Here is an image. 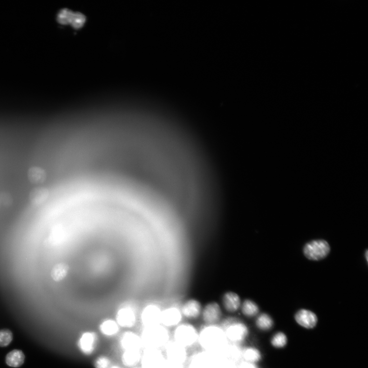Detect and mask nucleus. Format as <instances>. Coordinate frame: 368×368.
<instances>
[{
	"mask_svg": "<svg viewBox=\"0 0 368 368\" xmlns=\"http://www.w3.org/2000/svg\"><path fill=\"white\" fill-rule=\"evenodd\" d=\"M200 343L208 352L216 354L227 344V339L221 327L215 325L204 327L199 335Z\"/></svg>",
	"mask_w": 368,
	"mask_h": 368,
	"instance_id": "nucleus-1",
	"label": "nucleus"
},
{
	"mask_svg": "<svg viewBox=\"0 0 368 368\" xmlns=\"http://www.w3.org/2000/svg\"><path fill=\"white\" fill-rule=\"evenodd\" d=\"M167 330L160 325L146 327L141 338L142 345L147 349H156L166 345L168 341Z\"/></svg>",
	"mask_w": 368,
	"mask_h": 368,
	"instance_id": "nucleus-2",
	"label": "nucleus"
},
{
	"mask_svg": "<svg viewBox=\"0 0 368 368\" xmlns=\"http://www.w3.org/2000/svg\"><path fill=\"white\" fill-rule=\"evenodd\" d=\"M224 328L227 340L233 343H240L246 338L249 331L246 325L235 318H228L225 322Z\"/></svg>",
	"mask_w": 368,
	"mask_h": 368,
	"instance_id": "nucleus-3",
	"label": "nucleus"
},
{
	"mask_svg": "<svg viewBox=\"0 0 368 368\" xmlns=\"http://www.w3.org/2000/svg\"><path fill=\"white\" fill-rule=\"evenodd\" d=\"M174 337L175 342L186 347L194 344L199 335L193 325L183 324L177 327L174 332Z\"/></svg>",
	"mask_w": 368,
	"mask_h": 368,
	"instance_id": "nucleus-4",
	"label": "nucleus"
},
{
	"mask_svg": "<svg viewBox=\"0 0 368 368\" xmlns=\"http://www.w3.org/2000/svg\"><path fill=\"white\" fill-rule=\"evenodd\" d=\"M330 250L328 242L324 240H316L306 244L304 253L310 260L320 261L328 255Z\"/></svg>",
	"mask_w": 368,
	"mask_h": 368,
	"instance_id": "nucleus-5",
	"label": "nucleus"
},
{
	"mask_svg": "<svg viewBox=\"0 0 368 368\" xmlns=\"http://www.w3.org/2000/svg\"><path fill=\"white\" fill-rule=\"evenodd\" d=\"M142 368H163L166 362L161 352L156 349H147L142 358Z\"/></svg>",
	"mask_w": 368,
	"mask_h": 368,
	"instance_id": "nucleus-6",
	"label": "nucleus"
},
{
	"mask_svg": "<svg viewBox=\"0 0 368 368\" xmlns=\"http://www.w3.org/2000/svg\"><path fill=\"white\" fill-rule=\"evenodd\" d=\"M168 361L183 365L187 358L185 347L176 342L169 344L167 348Z\"/></svg>",
	"mask_w": 368,
	"mask_h": 368,
	"instance_id": "nucleus-7",
	"label": "nucleus"
},
{
	"mask_svg": "<svg viewBox=\"0 0 368 368\" xmlns=\"http://www.w3.org/2000/svg\"><path fill=\"white\" fill-rule=\"evenodd\" d=\"M189 368H217L216 358L209 352L199 354L191 361Z\"/></svg>",
	"mask_w": 368,
	"mask_h": 368,
	"instance_id": "nucleus-8",
	"label": "nucleus"
},
{
	"mask_svg": "<svg viewBox=\"0 0 368 368\" xmlns=\"http://www.w3.org/2000/svg\"><path fill=\"white\" fill-rule=\"evenodd\" d=\"M221 307L216 302L208 304L202 310L203 321L209 325H215L219 322L222 317Z\"/></svg>",
	"mask_w": 368,
	"mask_h": 368,
	"instance_id": "nucleus-9",
	"label": "nucleus"
},
{
	"mask_svg": "<svg viewBox=\"0 0 368 368\" xmlns=\"http://www.w3.org/2000/svg\"><path fill=\"white\" fill-rule=\"evenodd\" d=\"M295 318L298 324L307 329L314 328L318 323V317L315 313L307 309L298 311Z\"/></svg>",
	"mask_w": 368,
	"mask_h": 368,
	"instance_id": "nucleus-10",
	"label": "nucleus"
},
{
	"mask_svg": "<svg viewBox=\"0 0 368 368\" xmlns=\"http://www.w3.org/2000/svg\"><path fill=\"white\" fill-rule=\"evenodd\" d=\"M162 312L155 306L146 307L143 311L142 320L146 327L160 325L161 321Z\"/></svg>",
	"mask_w": 368,
	"mask_h": 368,
	"instance_id": "nucleus-11",
	"label": "nucleus"
},
{
	"mask_svg": "<svg viewBox=\"0 0 368 368\" xmlns=\"http://www.w3.org/2000/svg\"><path fill=\"white\" fill-rule=\"evenodd\" d=\"M97 344V337L94 334L87 332L81 336L78 346L81 352L90 355L94 350Z\"/></svg>",
	"mask_w": 368,
	"mask_h": 368,
	"instance_id": "nucleus-12",
	"label": "nucleus"
},
{
	"mask_svg": "<svg viewBox=\"0 0 368 368\" xmlns=\"http://www.w3.org/2000/svg\"><path fill=\"white\" fill-rule=\"evenodd\" d=\"M182 319L181 312L176 309H168L162 312L161 323L167 327L178 325Z\"/></svg>",
	"mask_w": 368,
	"mask_h": 368,
	"instance_id": "nucleus-13",
	"label": "nucleus"
},
{
	"mask_svg": "<svg viewBox=\"0 0 368 368\" xmlns=\"http://www.w3.org/2000/svg\"><path fill=\"white\" fill-rule=\"evenodd\" d=\"M121 345L125 351L140 350L142 345L141 338L132 333H128L122 336Z\"/></svg>",
	"mask_w": 368,
	"mask_h": 368,
	"instance_id": "nucleus-14",
	"label": "nucleus"
},
{
	"mask_svg": "<svg viewBox=\"0 0 368 368\" xmlns=\"http://www.w3.org/2000/svg\"><path fill=\"white\" fill-rule=\"evenodd\" d=\"M49 195V190L45 187L35 188L31 191L30 194V202L34 206H39L47 200Z\"/></svg>",
	"mask_w": 368,
	"mask_h": 368,
	"instance_id": "nucleus-15",
	"label": "nucleus"
},
{
	"mask_svg": "<svg viewBox=\"0 0 368 368\" xmlns=\"http://www.w3.org/2000/svg\"><path fill=\"white\" fill-rule=\"evenodd\" d=\"M182 312L183 315L188 319H197L201 313V305L196 300H190L183 306Z\"/></svg>",
	"mask_w": 368,
	"mask_h": 368,
	"instance_id": "nucleus-16",
	"label": "nucleus"
},
{
	"mask_svg": "<svg viewBox=\"0 0 368 368\" xmlns=\"http://www.w3.org/2000/svg\"><path fill=\"white\" fill-rule=\"evenodd\" d=\"M135 321V317L134 311L129 308H124L120 309L117 314V323L123 327H132Z\"/></svg>",
	"mask_w": 368,
	"mask_h": 368,
	"instance_id": "nucleus-17",
	"label": "nucleus"
},
{
	"mask_svg": "<svg viewBox=\"0 0 368 368\" xmlns=\"http://www.w3.org/2000/svg\"><path fill=\"white\" fill-rule=\"evenodd\" d=\"M223 302L226 310L231 313L237 311L241 303L239 296L234 292L226 293L223 298Z\"/></svg>",
	"mask_w": 368,
	"mask_h": 368,
	"instance_id": "nucleus-18",
	"label": "nucleus"
},
{
	"mask_svg": "<svg viewBox=\"0 0 368 368\" xmlns=\"http://www.w3.org/2000/svg\"><path fill=\"white\" fill-rule=\"evenodd\" d=\"M28 178L32 184H40L45 182L47 179V172L42 167H33L28 171Z\"/></svg>",
	"mask_w": 368,
	"mask_h": 368,
	"instance_id": "nucleus-19",
	"label": "nucleus"
},
{
	"mask_svg": "<svg viewBox=\"0 0 368 368\" xmlns=\"http://www.w3.org/2000/svg\"><path fill=\"white\" fill-rule=\"evenodd\" d=\"M69 270V267L67 264L61 263L57 264L51 270V278L54 281H61L66 277Z\"/></svg>",
	"mask_w": 368,
	"mask_h": 368,
	"instance_id": "nucleus-20",
	"label": "nucleus"
},
{
	"mask_svg": "<svg viewBox=\"0 0 368 368\" xmlns=\"http://www.w3.org/2000/svg\"><path fill=\"white\" fill-rule=\"evenodd\" d=\"M24 360V354L22 351L19 350H14L10 352L6 357V362L7 365L14 368L21 366Z\"/></svg>",
	"mask_w": 368,
	"mask_h": 368,
	"instance_id": "nucleus-21",
	"label": "nucleus"
},
{
	"mask_svg": "<svg viewBox=\"0 0 368 368\" xmlns=\"http://www.w3.org/2000/svg\"><path fill=\"white\" fill-rule=\"evenodd\" d=\"M241 357L245 362L253 363L261 361L262 354L260 351L254 347H248L242 351Z\"/></svg>",
	"mask_w": 368,
	"mask_h": 368,
	"instance_id": "nucleus-22",
	"label": "nucleus"
},
{
	"mask_svg": "<svg viewBox=\"0 0 368 368\" xmlns=\"http://www.w3.org/2000/svg\"><path fill=\"white\" fill-rule=\"evenodd\" d=\"M141 359L140 350L125 351L122 356V362L125 365L132 367L137 364Z\"/></svg>",
	"mask_w": 368,
	"mask_h": 368,
	"instance_id": "nucleus-23",
	"label": "nucleus"
},
{
	"mask_svg": "<svg viewBox=\"0 0 368 368\" xmlns=\"http://www.w3.org/2000/svg\"><path fill=\"white\" fill-rule=\"evenodd\" d=\"M241 311L244 316L252 318L258 314L260 311V308L254 302L250 300H246L241 305Z\"/></svg>",
	"mask_w": 368,
	"mask_h": 368,
	"instance_id": "nucleus-24",
	"label": "nucleus"
},
{
	"mask_svg": "<svg viewBox=\"0 0 368 368\" xmlns=\"http://www.w3.org/2000/svg\"><path fill=\"white\" fill-rule=\"evenodd\" d=\"M273 321L266 313H263V314L259 316L256 321V325L257 328L263 331H267L270 330L272 326H273Z\"/></svg>",
	"mask_w": 368,
	"mask_h": 368,
	"instance_id": "nucleus-25",
	"label": "nucleus"
},
{
	"mask_svg": "<svg viewBox=\"0 0 368 368\" xmlns=\"http://www.w3.org/2000/svg\"><path fill=\"white\" fill-rule=\"evenodd\" d=\"M118 324L113 320H106L100 326L101 333L106 336H113L115 335L118 331Z\"/></svg>",
	"mask_w": 368,
	"mask_h": 368,
	"instance_id": "nucleus-26",
	"label": "nucleus"
},
{
	"mask_svg": "<svg viewBox=\"0 0 368 368\" xmlns=\"http://www.w3.org/2000/svg\"><path fill=\"white\" fill-rule=\"evenodd\" d=\"M288 343V338L286 335L281 332L275 334L271 339V344L274 347L281 348L285 347Z\"/></svg>",
	"mask_w": 368,
	"mask_h": 368,
	"instance_id": "nucleus-27",
	"label": "nucleus"
},
{
	"mask_svg": "<svg viewBox=\"0 0 368 368\" xmlns=\"http://www.w3.org/2000/svg\"><path fill=\"white\" fill-rule=\"evenodd\" d=\"M13 204V199L9 193L0 192V212L10 208Z\"/></svg>",
	"mask_w": 368,
	"mask_h": 368,
	"instance_id": "nucleus-28",
	"label": "nucleus"
},
{
	"mask_svg": "<svg viewBox=\"0 0 368 368\" xmlns=\"http://www.w3.org/2000/svg\"><path fill=\"white\" fill-rule=\"evenodd\" d=\"M214 356L216 358L217 368H237L236 363L234 361L222 357Z\"/></svg>",
	"mask_w": 368,
	"mask_h": 368,
	"instance_id": "nucleus-29",
	"label": "nucleus"
},
{
	"mask_svg": "<svg viewBox=\"0 0 368 368\" xmlns=\"http://www.w3.org/2000/svg\"><path fill=\"white\" fill-rule=\"evenodd\" d=\"M12 334L8 330L0 331V347H6L11 342Z\"/></svg>",
	"mask_w": 368,
	"mask_h": 368,
	"instance_id": "nucleus-30",
	"label": "nucleus"
},
{
	"mask_svg": "<svg viewBox=\"0 0 368 368\" xmlns=\"http://www.w3.org/2000/svg\"><path fill=\"white\" fill-rule=\"evenodd\" d=\"M86 17L80 12H75L73 20L71 23L76 29L80 28L85 24Z\"/></svg>",
	"mask_w": 368,
	"mask_h": 368,
	"instance_id": "nucleus-31",
	"label": "nucleus"
},
{
	"mask_svg": "<svg viewBox=\"0 0 368 368\" xmlns=\"http://www.w3.org/2000/svg\"><path fill=\"white\" fill-rule=\"evenodd\" d=\"M110 361L105 357L99 358L95 362V368H110Z\"/></svg>",
	"mask_w": 368,
	"mask_h": 368,
	"instance_id": "nucleus-32",
	"label": "nucleus"
},
{
	"mask_svg": "<svg viewBox=\"0 0 368 368\" xmlns=\"http://www.w3.org/2000/svg\"><path fill=\"white\" fill-rule=\"evenodd\" d=\"M163 368H184L183 365L166 361Z\"/></svg>",
	"mask_w": 368,
	"mask_h": 368,
	"instance_id": "nucleus-33",
	"label": "nucleus"
},
{
	"mask_svg": "<svg viewBox=\"0 0 368 368\" xmlns=\"http://www.w3.org/2000/svg\"><path fill=\"white\" fill-rule=\"evenodd\" d=\"M237 368H258L255 364L243 362L237 366Z\"/></svg>",
	"mask_w": 368,
	"mask_h": 368,
	"instance_id": "nucleus-34",
	"label": "nucleus"
},
{
	"mask_svg": "<svg viewBox=\"0 0 368 368\" xmlns=\"http://www.w3.org/2000/svg\"><path fill=\"white\" fill-rule=\"evenodd\" d=\"M368 251H366V258L367 261H368Z\"/></svg>",
	"mask_w": 368,
	"mask_h": 368,
	"instance_id": "nucleus-35",
	"label": "nucleus"
},
{
	"mask_svg": "<svg viewBox=\"0 0 368 368\" xmlns=\"http://www.w3.org/2000/svg\"><path fill=\"white\" fill-rule=\"evenodd\" d=\"M119 368V367H116V366H114V367H111V368Z\"/></svg>",
	"mask_w": 368,
	"mask_h": 368,
	"instance_id": "nucleus-36",
	"label": "nucleus"
},
{
	"mask_svg": "<svg viewBox=\"0 0 368 368\" xmlns=\"http://www.w3.org/2000/svg\"><path fill=\"white\" fill-rule=\"evenodd\" d=\"M152 131H153V130H152ZM151 137H152V135H151ZM151 139H149V141H149V143L151 142Z\"/></svg>",
	"mask_w": 368,
	"mask_h": 368,
	"instance_id": "nucleus-37",
	"label": "nucleus"
},
{
	"mask_svg": "<svg viewBox=\"0 0 368 368\" xmlns=\"http://www.w3.org/2000/svg\"><path fill=\"white\" fill-rule=\"evenodd\" d=\"M151 140H152V139H151ZM150 145H151V144H150ZM149 148H150V147H149Z\"/></svg>",
	"mask_w": 368,
	"mask_h": 368,
	"instance_id": "nucleus-38",
	"label": "nucleus"
}]
</instances>
